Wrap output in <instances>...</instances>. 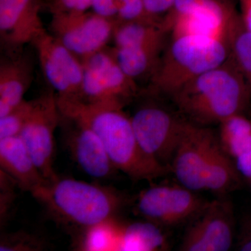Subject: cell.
<instances>
[{"label":"cell","mask_w":251,"mask_h":251,"mask_svg":"<svg viewBox=\"0 0 251 251\" xmlns=\"http://www.w3.org/2000/svg\"><path fill=\"white\" fill-rule=\"evenodd\" d=\"M123 0H93L92 11L102 17L116 21Z\"/></svg>","instance_id":"f1b7e54d"},{"label":"cell","mask_w":251,"mask_h":251,"mask_svg":"<svg viewBox=\"0 0 251 251\" xmlns=\"http://www.w3.org/2000/svg\"><path fill=\"white\" fill-rule=\"evenodd\" d=\"M57 105L62 116L82 122L95 131L112 164L130 179L152 181L171 171L145 152L135 135L131 120L122 109L80 102Z\"/></svg>","instance_id":"6da1fadb"},{"label":"cell","mask_w":251,"mask_h":251,"mask_svg":"<svg viewBox=\"0 0 251 251\" xmlns=\"http://www.w3.org/2000/svg\"><path fill=\"white\" fill-rule=\"evenodd\" d=\"M195 191L176 186H153L143 191L136 210L145 221L157 226H173L199 215L208 203Z\"/></svg>","instance_id":"30bf717a"},{"label":"cell","mask_w":251,"mask_h":251,"mask_svg":"<svg viewBox=\"0 0 251 251\" xmlns=\"http://www.w3.org/2000/svg\"><path fill=\"white\" fill-rule=\"evenodd\" d=\"M54 221L82 233L115 219L126 198L115 188L72 178H57L30 193Z\"/></svg>","instance_id":"7a4b0ae2"},{"label":"cell","mask_w":251,"mask_h":251,"mask_svg":"<svg viewBox=\"0 0 251 251\" xmlns=\"http://www.w3.org/2000/svg\"><path fill=\"white\" fill-rule=\"evenodd\" d=\"M33 68L25 57L6 59L0 66V117L23 103L32 80Z\"/></svg>","instance_id":"2e32d148"},{"label":"cell","mask_w":251,"mask_h":251,"mask_svg":"<svg viewBox=\"0 0 251 251\" xmlns=\"http://www.w3.org/2000/svg\"><path fill=\"white\" fill-rule=\"evenodd\" d=\"M122 226L115 218L92 226L80 234L77 248L82 251H118Z\"/></svg>","instance_id":"603a6c76"},{"label":"cell","mask_w":251,"mask_h":251,"mask_svg":"<svg viewBox=\"0 0 251 251\" xmlns=\"http://www.w3.org/2000/svg\"><path fill=\"white\" fill-rule=\"evenodd\" d=\"M218 140L221 148L232 160L251 151V121L237 114L219 124Z\"/></svg>","instance_id":"ffe728a7"},{"label":"cell","mask_w":251,"mask_h":251,"mask_svg":"<svg viewBox=\"0 0 251 251\" xmlns=\"http://www.w3.org/2000/svg\"><path fill=\"white\" fill-rule=\"evenodd\" d=\"M145 9L150 17L156 19L161 14L166 15L176 0H143Z\"/></svg>","instance_id":"f546056e"},{"label":"cell","mask_w":251,"mask_h":251,"mask_svg":"<svg viewBox=\"0 0 251 251\" xmlns=\"http://www.w3.org/2000/svg\"><path fill=\"white\" fill-rule=\"evenodd\" d=\"M45 248L41 238L21 231L4 234L0 239L1 251H39Z\"/></svg>","instance_id":"d4e9b609"},{"label":"cell","mask_w":251,"mask_h":251,"mask_svg":"<svg viewBox=\"0 0 251 251\" xmlns=\"http://www.w3.org/2000/svg\"><path fill=\"white\" fill-rule=\"evenodd\" d=\"M18 185L11 176L0 171V226H4L9 218L10 212L16 200Z\"/></svg>","instance_id":"484cf974"},{"label":"cell","mask_w":251,"mask_h":251,"mask_svg":"<svg viewBox=\"0 0 251 251\" xmlns=\"http://www.w3.org/2000/svg\"><path fill=\"white\" fill-rule=\"evenodd\" d=\"M41 7V0H0L1 41L14 49L35 40L46 31Z\"/></svg>","instance_id":"5bb4252c"},{"label":"cell","mask_w":251,"mask_h":251,"mask_svg":"<svg viewBox=\"0 0 251 251\" xmlns=\"http://www.w3.org/2000/svg\"><path fill=\"white\" fill-rule=\"evenodd\" d=\"M164 244L158 226L145 221L122 226L118 251H158Z\"/></svg>","instance_id":"7402d4cb"},{"label":"cell","mask_w":251,"mask_h":251,"mask_svg":"<svg viewBox=\"0 0 251 251\" xmlns=\"http://www.w3.org/2000/svg\"><path fill=\"white\" fill-rule=\"evenodd\" d=\"M32 44L46 80L57 92V103L78 101L83 82L82 61L47 31Z\"/></svg>","instance_id":"8992f818"},{"label":"cell","mask_w":251,"mask_h":251,"mask_svg":"<svg viewBox=\"0 0 251 251\" xmlns=\"http://www.w3.org/2000/svg\"><path fill=\"white\" fill-rule=\"evenodd\" d=\"M228 42L230 56L242 73L251 92V34L235 9L228 23Z\"/></svg>","instance_id":"44dd1931"},{"label":"cell","mask_w":251,"mask_h":251,"mask_svg":"<svg viewBox=\"0 0 251 251\" xmlns=\"http://www.w3.org/2000/svg\"><path fill=\"white\" fill-rule=\"evenodd\" d=\"M168 32L161 21L117 23L113 33L115 48L163 45Z\"/></svg>","instance_id":"ac0fdd59"},{"label":"cell","mask_w":251,"mask_h":251,"mask_svg":"<svg viewBox=\"0 0 251 251\" xmlns=\"http://www.w3.org/2000/svg\"><path fill=\"white\" fill-rule=\"evenodd\" d=\"M62 117L71 125L64 133L66 146L80 169L96 179H108L115 174L117 170L95 131L82 122Z\"/></svg>","instance_id":"4fadbf2b"},{"label":"cell","mask_w":251,"mask_h":251,"mask_svg":"<svg viewBox=\"0 0 251 251\" xmlns=\"http://www.w3.org/2000/svg\"><path fill=\"white\" fill-rule=\"evenodd\" d=\"M251 92L233 59L193 79L172 97L190 121L204 126L220 124L242 114Z\"/></svg>","instance_id":"3957f363"},{"label":"cell","mask_w":251,"mask_h":251,"mask_svg":"<svg viewBox=\"0 0 251 251\" xmlns=\"http://www.w3.org/2000/svg\"><path fill=\"white\" fill-rule=\"evenodd\" d=\"M233 161L239 174L251 180V151L241 155Z\"/></svg>","instance_id":"4dcf8cb0"},{"label":"cell","mask_w":251,"mask_h":251,"mask_svg":"<svg viewBox=\"0 0 251 251\" xmlns=\"http://www.w3.org/2000/svg\"><path fill=\"white\" fill-rule=\"evenodd\" d=\"M233 239L232 209L227 201L208 203L181 242L184 251H226Z\"/></svg>","instance_id":"7c38bea8"},{"label":"cell","mask_w":251,"mask_h":251,"mask_svg":"<svg viewBox=\"0 0 251 251\" xmlns=\"http://www.w3.org/2000/svg\"><path fill=\"white\" fill-rule=\"evenodd\" d=\"M52 14L54 35L81 60L104 49L117 24L93 11Z\"/></svg>","instance_id":"9c48e42d"},{"label":"cell","mask_w":251,"mask_h":251,"mask_svg":"<svg viewBox=\"0 0 251 251\" xmlns=\"http://www.w3.org/2000/svg\"><path fill=\"white\" fill-rule=\"evenodd\" d=\"M134 21H157V20L149 16L143 0H123L117 16L116 22Z\"/></svg>","instance_id":"4316f807"},{"label":"cell","mask_w":251,"mask_h":251,"mask_svg":"<svg viewBox=\"0 0 251 251\" xmlns=\"http://www.w3.org/2000/svg\"><path fill=\"white\" fill-rule=\"evenodd\" d=\"M93 0H53L52 13H82L92 8Z\"/></svg>","instance_id":"83f0119b"},{"label":"cell","mask_w":251,"mask_h":251,"mask_svg":"<svg viewBox=\"0 0 251 251\" xmlns=\"http://www.w3.org/2000/svg\"><path fill=\"white\" fill-rule=\"evenodd\" d=\"M137 138L149 156L171 169L175 153L188 120L156 105H145L130 118Z\"/></svg>","instance_id":"52a82bcc"},{"label":"cell","mask_w":251,"mask_h":251,"mask_svg":"<svg viewBox=\"0 0 251 251\" xmlns=\"http://www.w3.org/2000/svg\"><path fill=\"white\" fill-rule=\"evenodd\" d=\"M234 163L221 148L218 138L211 144L204 171V189L220 194L227 192L239 183Z\"/></svg>","instance_id":"e0dca14e"},{"label":"cell","mask_w":251,"mask_h":251,"mask_svg":"<svg viewBox=\"0 0 251 251\" xmlns=\"http://www.w3.org/2000/svg\"><path fill=\"white\" fill-rule=\"evenodd\" d=\"M163 45L115 48L114 56L117 64L130 78L154 72L159 62Z\"/></svg>","instance_id":"d6986e66"},{"label":"cell","mask_w":251,"mask_h":251,"mask_svg":"<svg viewBox=\"0 0 251 251\" xmlns=\"http://www.w3.org/2000/svg\"><path fill=\"white\" fill-rule=\"evenodd\" d=\"M0 167L24 191L31 193L49 181L41 174L19 135L0 139Z\"/></svg>","instance_id":"9a60e30c"},{"label":"cell","mask_w":251,"mask_h":251,"mask_svg":"<svg viewBox=\"0 0 251 251\" xmlns=\"http://www.w3.org/2000/svg\"><path fill=\"white\" fill-rule=\"evenodd\" d=\"M229 55L227 35L172 37L153 72L151 90L172 97L193 79L226 62Z\"/></svg>","instance_id":"277c9868"},{"label":"cell","mask_w":251,"mask_h":251,"mask_svg":"<svg viewBox=\"0 0 251 251\" xmlns=\"http://www.w3.org/2000/svg\"><path fill=\"white\" fill-rule=\"evenodd\" d=\"M32 110L19 136L41 174L49 181L59 177L54 169V131L61 113L54 94L33 100Z\"/></svg>","instance_id":"ba28073f"},{"label":"cell","mask_w":251,"mask_h":251,"mask_svg":"<svg viewBox=\"0 0 251 251\" xmlns=\"http://www.w3.org/2000/svg\"><path fill=\"white\" fill-rule=\"evenodd\" d=\"M238 248L240 251H251V226L246 229L245 233L241 239Z\"/></svg>","instance_id":"d6a6232c"},{"label":"cell","mask_w":251,"mask_h":251,"mask_svg":"<svg viewBox=\"0 0 251 251\" xmlns=\"http://www.w3.org/2000/svg\"><path fill=\"white\" fill-rule=\"evenodd\" d=\"M83 82L80 103L122 109L137 92L133 79L117 64L114 54L102 50L82 59Z\"/></svg>","instance_id":"5b68a950"},{"label":"cell","mask_w":251,"mask_h":251,"mask_svg":"<svg viewBox=\"0 0 251 251\" xmlns=\"http://www.w3.org/2000/svg\"><path fill=\"white\" fill-rule=\"evenodd\" d=\"M33 105V100H24L8 115L0 117V139L20 135L30 115Z\"/></svg>","instance_id":"cb8c5ba5"},{"label":"cell","mask_w":251,"mask_h":251,"mask_svg":"<svg viewBox=\"0 0 251 251\" xmlns=\"http://www.w3.org/2000/svg\"><path fill=\"white\" fill-rule=\"evenodd\" d=\"M216 138L209 128L188 120L171 165L181 186L193 191L204 189L206 158Z\"/></svg>","instance_id":"8fae6325"},{"label":"cell","mask_w":251,"mask_h":251,"mask_svg":"<svg viewBox=\"0 0 251 251\" xmlns=\"http://www.w3.org/2000/svg\"><path fill=\"white\" fill-rule=\"evenodd\" d=\"M240 16L244 25L251 34V0H239Z\"/></svg>","instance_id":"1f68e13d"}]
</instances>
